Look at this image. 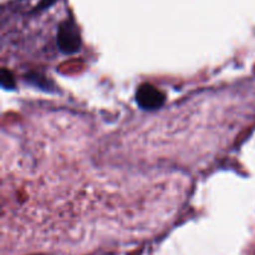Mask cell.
<instances>
[{
	"instance_id": "obj_2",
	"label": "cell",
	"mask_w": 255,
	"mask_h": 255,
	"mask_svg": "<svg viewBox=\"0 0 255 255\" xmlns=\"http://www.w3.org/2000/svg\"><path fill=\"white\" fill-rule=\"evenodd\" d=\"M137 102L144 110H156L164 104V95L153 85L144 84L137 90Z\"/></svg>"
},
{
	"instance_id": "obj_1",
	"label": "cell",
	"mask_w": 255,
	"mask_h": 255,
	"mask_svg": "<svg viewBox=\"0 0 255 255\" xmlns=\"http://www.w3.org/2000/svg\"><path fill=\"white\" fill-rule=\"evenodd\" d=\"M81 40H80L79 30L72 20H66L61 22L57 34V45L64 54H74L79 50Z\"/></svg>"
},
{
	"instance_id": "obj_3",
	"label": "cell",
	"mask_w": 255,
	"mask_h": 255,
	"mask_svg": "<svg viewBox=\"0 0 255 255\" xmlns=\"http://www.w3.org/2000/svg\"><path fill=\"white\" fill-rule=\"evenodd\" d=\"M55 1H56V0H41V2H40L39 6L40 7H47V6H50L51 4H54Z\"/></svg>"
}]
</instances>
